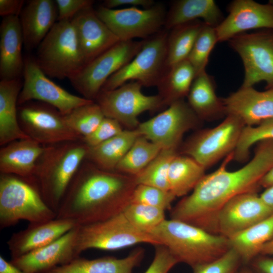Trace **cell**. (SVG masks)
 <instances>
[{
	"instance_id": "obj_1",
	"label": "cell",
	"mask_w": 273,
	"mask_h": 273,
	"mask_svg": "<svg viewBox=\"0 0 273 273\" xmlns=\"http://www.w3.org/2000/svg\"><path fill=\"white\" fill-rule=\"evenodd\" d=\"M229 154L220 166L205 174L193 190L170 210V219L181 221L217 234L216 219L223 206L239 195L255 192L262 177L273 167V139L258 143L252 158L243 167L227 169Z\"/></svg>"
},
{
	"instance_id": "obj_2",
	"label": "cell",
	"mask_w": 273,
	"mask_h": 273,
	"mask_svg": "<svg viewBox=\"0 0 273 273\" xmlns=\"http://www.w3.org/2000/svg\"><path fill=\"white\" fill-rule=\"evenodd\" d=\"M136 185L134 176L103 170L85 159L65 194L57 217L78 225L110 218L131 202Z\"/></svg>"
},
{
	"instance_id": "obj_3",
	"label": "cell",
	"mask_w": 273,
	"mask_h": 273,
	"mask_svg": "<svg viewBox=\"0 0 273 273\" xmlns=\"http://www.w3.org/2000/svg\"><path fill=\"white\" fill-rule=\"evenodd\" d=\"M149 234L165 246L178 263L192 267L213 261L231 248L228 238L172 219H166Z\"/></svg>"
},
{
	"instance_id": "obj_4",
	"label": "cell",
	"mask_w": 273,
	"mask_h": 273,
	"mask_svg": "<svg viewBox=\"0 0 273 273\" xmlns=\"http://www.w3.org/2000/svg\"><path fill=\"white\" fill-rule=\"evenodd\" d=\"M43 146L34 177L45 201L57 214L69 185L85 160L88 147L81 140Z\"/></svg>"
},
{
	"instance_id": "obj_5",
	"label": "cell",
	"mask_w": 273,
	"mask_h": 273,
	"mask_svg": "<svg viewBox=\"0 0 273 273\" xmlns=\"http://www.w3.org/2000/svg\"><path fill=\"white\" fill-rule=\"evenodd\" d=\"M56 213L45 201L35 178L0 175V229L21 220L37 223L53 219Z\"/></svg>"
},
{
	"instance_id": "obj_6",
	"label": "cell",
	"mask_w": 273,
	"mask_h": 273,
	"mask_svg": "<svg viewBox=\"0 0 273 273\" xmlns=\"http://www.w3.org/2000/svg\"><path fill=\"white\" fill-rule=\"evenodd\" d=\"M37 64L49 77L69 79L85 65L72 20L57 21L36 49Z\"/></svg>"
},
{
	"instance_id": "obj_7",
	"label": "cell",
	"mask_w": 273,
	"mask_h": 273,
	"mask_svg": "<svg viewBox=\"0 0 273 273\" xmlns=\"http://www.w3.org/2000/svg\"><path fill=\"white\" fill-rule=\"evenodd\" d=\"M77 230L79 255L89 249L115 251L142 243L160 244L149 234L134 228L123 212L104 220L77 225Z\"/></svg>"
},
{
	"instance_id": "obj_8",
	"label": "cell",
	"mask_w": 273,
	"mask_h": 273,
	"mask_svg": "<svg viewBox=\"0 0 273 273\" xmlns=\"http://www.w3.org/2000/svg\"><path fill=\"white\" fill-rule=\"evenodd\" d=\"M168 35L167 31H160L145 39L136 55L107 79L100 92L114 89L131 81H138L143 86H157L167 71Z\"/></svg>"
},
{
	"instance_id": "obj_9",
	"label": "cell",
	"mask_w": 273,
	"mask_h": 273,
	"mask_svg": "<svg viewBox=\"0 0 273 273\" xmlns=\"http://www.w3.org/2000/svg\"><path fill=\"white\" fill-rule=\"evenodd\" d=\"M144 41H119L70 78L71 85L83 98L95 101L107 79L132 60Z\"/></svg>"
},
{
	"instance_id": "obj_10",
	"label": "cell",
	"mask_w": 273,
	"mask_h": 273,
	"mask_svg": "<svg viewBox=\"0 0 273 273\" xmlns=\"http://www.w3.org/2000/svg\"><path fill=\"white\" fill-rule=\"evenodd\" d=\"M244 126L236 117L227 115L218 125L194 134L183 145L181 153L206 169L234 152Z\"/></svg>"
},
{
	"instance_id": "obj_11",
	"label": "cell",
	"mask_w": 273,
	"mask_h": 273,
	"mask_svg": "<svg viewBox=\"0 0 273 273\" xmlns=\"http://www.w3.org/2000/svg\"><path fill=\"white\" fill-rule=\"evenodd\" d=\"M229 43L240 56L245 76L241 87H253L261 81L273 88V30L237 35Z\"/></svg>"
},
{
	"instance_id": "obj_12",
	"label": "cell",
	"mask_w": 273,
	"mask_h": 273,
	"mask_svg": "<svg viewBox=\"0 0 273 273\" xmlns=\"http://www.w3.org/2000/svg\"><path fill=\"white\" fill-rule=\"evenodd\" d=\"M143 85L131 81L107 92H101L94 101L106 117L117 121L129 129L140 124L139 116L147 111H154L164 105L159 95L147 96L142 92Z\"/></svg>"
},
{
	"instance_id": "obj_13",
	"label": "cell",
	"mask_w": 273,
	"mask_h": 273,
	"mask_svg": "<svg viewBox=\"0 0 273 273\" xmlns=\"http://www.w3.org/2000/svg\"><path fill=\"white\" fill-rule=\"evenodd\" d=\"M18 117L25 133L42 145L82 140L69 127L64 116L48 104L31 101L18 105Z\"/></svg>"
},
{
	"instance_id": "obj_14",
	"label": "cell",
	"mask_w": 273,
	"mask_h": 273,
	"mask_svg": "<svg viewBox=\"0 0 273 273\" xmlns=\"http://www.w3.org/2000/svg\"><path fill=\"white\" fill-rule=\"evenodd\" d=\"M95 11L120 41L145 40L157 33L165 25L167 14L161 5L143 10L131 7L110 9L101 6Z\"/></svg>"
},
{
	"instance_id": "obj_15",
	"label": "cell",
	"mask_w": 273,
	"mask_h": 273,
	"mask_svg": "<svg viewBox=\"0 0 273 273\" xmlns=\"http://www.w3.org/2000/svg\"><path fill=\"white\" fill-rule=\"evenodd\" d=\"M155 117L140 123L141 135L162 149L176 150L184 134L201 121L184 99L174 102Z\"/></svg>"
},
{
	"instance_id": "obj_16",
	"label": "cell",
	"mask_w": 273,
	"mask_h": 273,
	"mask_svg": "<svg viewBox=\"0 0 273 273\" xmlns=\"http://www.w3.org/2000/svg\"><path fill=\"white\" fill-rule=\"evenodd\" d=\"M22 76L18 106L31 101L41 102L65 115L79 106L94 101L72 94L56 84L43 72L31 55L24 58Z\"/></svg>"
},
{
	"instance_id": "obj_17",
	"label": "cell",
	"mask_w": 273,
	"mask_h": 273,
	"mask_svg": "<svg viewBox=\"0 0 273 273\" xmlns=\"http://www.w3.org/2000/svg\"><path fill=\"white\" fill-rule=\"evenodd\" d=\"M273 213V209L255 192L234 197L220 209L216 219L217 234L228 239Z\"/></svg>"
},
{
	"instance_id": "obj_18",
	"label": "cell",
	"mask_w": 273,
	"mask_h": 273,
	"mask_svg": "<svg viewBox=\"0 0 273 273\" xmlns=\"http://www.w3.org/2000/svg\"><path fill=\"white\" fill-rule=\"evenodd\" d=\"M227 11V17L215 27L218 42L229 41L249 30H273V1L261 4L252 0H235Z\"/></svg>"
},
{
	"instance_id": "obj_19",
	"label": "cell",
	"mask_w": 273,
	"mask_h": 273,
	"mask_svg": "<svg viewBox=\"0 0 273 273\" xmlns=\"http://www.w3.org/2000/svg\"><path fill=\"white\" fill-rule=\"evenodd\" d=\"M77 226L42 247L11 259V262L27 273H46L69 263L80 256L76 249Z\"/></svg>"
},
{
	"instance_id": "obj_20",
	"label": "cell",
	"mask_w": 273,
	"mask_h": 273,
	"mask_svg": "<svg viewBox=\"0 0 273 273\" xmlns=\"http://www.w3.org/2000/svg\"><path fill=\"white\" fill-rule=\"evenodd\" d=\"M222 100L226 116L236 117L245 126L273 119V88L260 92L253 87L241 86Z\"/></svg>"
},
{
	"instance_id": "obj_21",
	"label": "cell",
	"mask_w": 273,
	"mask_h": 273,
	"mask_svg": "<svg viewBox=\"0 0 273 273\" xmlns=\"http://www.w3.org/2000/svg\"><path fill=\"white\" fill-rule=\"evenodd\" d=\"M71 20L85 65L120 41L93 6L82 10Z\"/></svg>"
},
{
	"instance_id": "obj_22",
	"label": "cell",
	"mask_w": 273,
	"mask_h": 273,
	"mask_svg": "<svg viewBox=\"0 0 273 273\" xmlns=\"http://www.w3.org/2000/svg\"><path fill=\"white\" fill-rule=\"evenodd\" d=\"M69 219L59 218L37 223L14 233L7 241L11 259L42 247L56 240L77 226Z\"/></svg>"
},
{
	"instance_id": "obj_23",
	"label": "cell",
	"mask_w": 273,
	"mask_h": 273,
	"mask_svg": "<svg viewBox=\"0 0 273 273\" xmlns=\"http://www.w3.org/2000/svg\"><path fill=\"white\" fill-rule=\"evenodd\" d=\"M19 17L24 47L30 52L38 48L57 21L55 1H28Z\"/></svg>"
},
{
	"instance_id": "obj_24",
	"label": "cell",
	"mask_w": 273,
	"mask_h": 273,
	"mask_svg": "<svg viewBox=\"0 0 273 273\" xmlns=\"http://www.w3.org/2000/svg\"><path fill=\"white\" fill-rule=\"evenodd\" d=\"M23 38L19 16L4 17L0 26V78H21L24 58Z\"/></svg>"
},
{
	"instance_id": "obj_25",
	"label": "cell",
	"mask_w": 273,
	"mask_h": 273,
	"mask_svg": "<svg viewBox=\"0 0 273 273\" xmlns=\"http://www.w3.org/2000/svg\"><path fill=\"white\" fill-rule=\"evenodd\" d=\"M43 149V145L31 138L16 140L2 146L1 173L34 179L36 162Z\"/></svg>"
},
{
	"instance_id": "obj_26",
	"label": "cell",
	"mask_w": 273,
	"mask_h": 273,
	"mask_svg": "<svg viewBox=\"0 0 273 273\" xmlns=\"http://www.w3.org/2000/svg\"><path fill=\"white\" fill-rule=\"evenodd\" d=\"M145 252L139 247L122 258L105 256L89 259L79 256L46 273H133L134 268L143 261Z\"/></svg>"
},
{
	"instance_id": "obj_27",
	"label": "cell",
	"mask_w": 273,
	"mask_h": 273,
	"mask_svg": "<svg viewBox=\"0 0 273 273\" xmlns=\"http://www.w3.org/2000/svg\"><path fill=\"white\" fill-rule=\"evenodd\" d=\"M21 78L0 81V145L30 138L21 128L18 117V100Z\"/></svg>"
},
{
	"instance_id": "obj_28",
	"label": "cell",
	"mask_w": 273,
	"mask_h": 273,
	"mask_svg": "<svg viewBox=\"0 0 273 273\" xmlns=\"http://www.w3.org/2000/svg\"><path fill=\"white\" fill-rule=\"evenodd\" d=\"M213 77L206 71L194 78L187 95L189 105L201 120L213 121L226 116L222 98L217 97Z\"/></svg>"
},
{
	"instance_id": "obj_29",
	"label": "cell",
	"mask_w": 273,
	"mask_h": 273,
	"mask_svg": "<svg viewBox=\"0 0 273 273\" xmlns=\"http://www.w3.org/2000/svg\"><path fill=\"white\" fill-rule=\"evenodd\" d=\"M216 27L224 19L220 9L213 0H179L173 3L166 14L167 29L197 20Z\"/></svg>"
},
{
	"instance_id": "obj_30",
	"label": "cell",
	"mask_w": 273,
	"mask_h": 273,
	"mask_svg": "<svg viewBox=\"0 0 273 273\" xmlns=\"http://www.w3.org/2000/svg\"><path fill=\"white\" fill-rule=\"evenodd\" d=\"M140 135L136 129L123 130L96 146L88 147L85 159L103 170L115 171L119 162Z\"/></svg>"
},
{
	"instance_id": "obj_31",
	"label": "cell",
	"mask_w": 273,
	"mask_h": 273,
	"mask_svg": "<svg viewBox=\"0 0 273 273\" xmlns=\"http://www.w3.org/2000/svg\"><path fill=\"white\" fill-rule=\"evenodd\" d=\"M273 238V213L229 238L230 247L247 262L260 253L261 248Z\"/></svg>"
},
{
	"instance_id": "obj_32",
	"label": "cell",
	"mask_w": 273,
	"mask_h": 273,
	"mask_svg": "<svg viewBox=\"0 0 273 273\" xmlns=\"http://www.w3.org/2000/svg\"><path fill=\"white\" fill-rule=\"evenodd\" d=\"M205 170L191 157L176 155L169 168V191L175 197L187 195L205 175Z\"/></svg>"
},
{
	"instance_id": "obj_33",
	"label": "cell",
	"mask_w": 273,
	"mask_h": 273,
	"mask_svg": "<svg viewBox=\"0 0 273 273\" xmlns=\"http://www.w3.org/2000/svg\"><path fill=\"white\" fill-rule=\"evenodd\" d=\"M195 76V70L187 59L169 68L157 85L164 105L187 97Z\"/></svg>"
},
{
	"instance_id": "obj_34",
	"label": "cell",
	"mask_w": 273,
	"mask_h": 273,
	"mask_svg": "<svg viewBox=\"0 0 273 273\" xmlns=\"http://www.w3.org/2000/svg\"><path fill=\"white\" fill-rule=\"evenodd\" d=\"M204 23L197 20L176 26L168 33L166 65L172 66L186 60Z\"/></svg>"
},
{
	"instance_id": "obj_35",
	"label": "cell",
	"mask_w": 273,
	"mask_h": 273,
	"mask_svg": "<svg viewBox=\"0 0 273 273\" xmlns=\"http://www.w3.org/2000/svg\"><path fill=\"white\" fill-rule=\"evenodd\" d=\"M161 150L156 144L140 135L119 162L115 171L135 176L157 156Z\"/></svg>"
},
{
	"instance_id": "obj_36",
	"label": "cell",
	"mask_w": 273,
	"mask_h": 273,
	"mask_svg": "<svg viewBox=\"0 0 273 273\" xmlns=\"http://www.w3.org/2000/svg\"><path fill=\"white\" fill-rule=\"evenodd\" d=\"M177 154L175 150H161L157 156L134 176L136 185H148L169 191V168L172 160Z\"/></svg>"
},
{
	"instance_id": "obj_37",
	"label": "cell",
	"mask_w": 273,
	"mask_h": 273,
	"mask_svg": "<svg viewBox=\"0 0 273 273\" xmlns=\"http://www.w3.org/2000/svg\"><path fill=\"white\" fill-rule=\"evenodd\" d=\"M64 116L69 127L82 139L91 134L105 117L95 101L79 106Z\"/></svg>"
},
{
	"instance_id": "obj_38",
	"label": "cell",
	"mask_w": 273,
	"mask_h": 273,
	"mask_svg": "<svg viewBox=\"0 0 273 273\" xmlns=\"http://www.w3.org/2000/svg\"><path fill=\"white\" fill-rule=\"evenodd\" d=\"M165 212L163 209L156 207L131 202L123 211L134 228L148 234L166 219Z\"/></svg>"
},
{
	"instance_id": "obj_39",
	"label": "cell",
	"mask_w": 273,
	"mask_h": 273,
	"mask_svg": "<svg viewBox=\"0 0 273 273\" xmlns=\"http://www.w3.org/2000/svg\"><path fill=\"white\" fill-rule=\"evenodd\" d=\"M218 42L215 27L204 23L187 59L193 67L196 76L206 71L211 52Z\"/></svg>"
},
{
	"instance_id": "obj_40",
	"label": "cell",
	"mask_w": 273,
	"mask_h": 273,
	"mask_svg": "<svg viewBox=\"0 0 273 273\" xmlns=\"http://www.w3.org/2000/svg\"><path fill=\"white\" fill-rule=\"evenodd\" d=\"M268 139H273V119L266 120L256 126H245L239 137L235 154L241 159L248 158L250 149L254 144Z\"/></svg>"
},
{
	"instance_id": "obj_41",
	"label": "cell",
	"mask_w": 273,
	"mask_h": 273,
	"mask_svg": "<svg viewBox=\"0 0 273 273\" xmlns=\"http://www.w3.org/2000/svg\"><path fill=\"white\" fill-rule=\"evenodd\" d=\"M176 197L169 191L155 187L137 185L131 198V202L156 207L164 210H170Z\"/></svg>"
},
{
	"instance_id": "obj_42",
	"label": "cell",
	"mask_w": 273,
	"mask_h": 273,
	"mask_svg": "<svg viewBox=\"0 0 273 273\" xmlns=\"http://www.w3.org/2000/svg\"><path fill=\"white\" fill-rule=\"evenodd\" d=\"M241 258L238 253L231 248L219 258L193 266V273H234Z\"/></svg>"
},
{
	"instance_id": "obj_43",
	"label": "cell",
	"mask_w": 273,
	"mask_h": 273,
	"mask_svg": "<svg viewBox=\"0 0 273 273\" xmlns=\"http://www.w3.org/2000/svg\"><path fill=\"white\" fill-rule=\"evenodd\" d=\"M123 130L116 120L105 117L96 129L81 141L88 147L96 146L118 134Z\"/></svg>"
},
{
	"instance_id": "obj_44",
	"label": "cell",
	"mask_w": 273,
	"mask_h": 273,
	"mask_svg": "<svg viewBox=\"0 0 273 273\" xmlns=\"http://www.w3.org/2000/svg\"><path fill=\"white\" fill-rule=\"evenodd\" d=\"M154 247L153 259L144 273H168L178 262L165 246L159 244Z\"/></svg>"
},
{
	"instance_id": "obj_45",
	"label": "cell",
	"mask_w": 273,
	"mask_h": 273,
	"mask_svg": "<svg viewBox=\"0 0 273 273\" xmlns=\"http://www.w3.org/2000/svg\"><path fill=\"white\" fill-rule=\"evenodd\" d=\"M58 10L57 21L71 20L82 10L93 6L91 0H56Z\"/></svg>"
},
{
	"instance_id": "obj_46",
	"label": "cell",
	"mask_w": 273,
	"mask_h": 273,
	"mask_svg": "<svg viewBox=\"0 0 273 273\" xmlns=\"http://www.w3.org/2000/svg\"><path fill=\"white\" fill-rule=\"evenodd\" d=\"M24 3L22 0H0V15L3 18L11 16H19Z\"/></svg>"
},
{
	"instance_id": "obj_47",
	"label": "cell",
	"mask_w": 273,
	"mask_h": 273,
	"mask_svg": "<svg viewBox=\"0 0 273 273\" xmlns=\"http://www.w3.org/2000/svg\"><path fill=\"white\" fill-rule=\"evenodd\" d=\"M154 5V2L152 0H105L103 4V7L110 9L124 6H130L131 7L142 6L148 9Z\"/></svg>"
},
{
	"instance_id": "obj_48",
	"label": "cell",
	"mask_w": 273,
	"mask_h": 273,
	"mask_svg": "<svg viewBox=\"0 0 273 273\" xmlns=\"http://www.w3.org/2000/svg\"><path fill=\"white\" fill-rule=\"evenodd\" d=\"M0 273H27L0 256Z\"/></svg>"
},
{
	"instance_id": "obj_49",
	"label": "cell",
	"mask_w": 273,
	"mask_h": 273,
	"mask_svg": "<svg viewBox=\"0 0 273 273\" xmlns=\"http://www.w3.org/2000/svg\"><path fill=\"white\" fill-rule=\"evenodd\" d=\"M255 266L261 273H273V259L261 258L256 262Z\"/></svg>"
},
{
	"instance_id": "obj_50",
	"label": "cell",
	"mask_w": 273,
	"mask_h": 273,
	"mask_svg": "<svg viewBox=\"0 0 273 273\" xmlns=\"http://www.w3.org/2000/svg\"><path fill=\"white\" fill-rule=\"evenodd\" d=\"M260 196L264 203L273 209V185L266 188Z\"/></svg>"
},
{
	"instance_id": "obj_51",
	"label": "cell",
	"mask_w": 273,
	"mask_h": 273,
	"mask_svg": "<svg viewBox=\"0 0 273 273\" xmlns=\"http://www.w3.org/2000/svg\"><path fill=\"white\" fill-rule=\"evenodd\" d=\"M273 185V167L262 177L260 181V186L267 188Z\"/></svg>"
},
{
	"instance_id": "obj_52",
	"label": "cell",
	"mask_w": 273,
	"mask_h": 273,
	"mask_svg": "<svg viewBox=\"0 0 273 273\" xmlns=\"http://www.w3.org/2000/svg\"><path fill=\"white\" fill-rule=\"evenodd\" d=\"M260 253L273 256V238L263 246Z\"/></svg>"
},
{
	"instance_id": "obj_53",
	"label": "cell",
	"mask_w": 273,
	"mask_h": 273,
	"mask_svg": "<svg viewBox=\"0 0 273 273\" xmlns=\"http://www.w3.org/2000/svg\"><path fill=\"white\" fill-rule=\"evenodd\" d=\"M240 273H252V272H250L249 271L245 270V271L241 272Z\"/></svg>"
}]
</instances>
